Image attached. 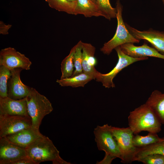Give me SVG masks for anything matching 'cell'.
<instances>
[{"label":"cell","mask_w":164,"mask_h":164,"mask_svg":"<svg viewBox=\"0 0 164 164\" xmlns=\"http://www.w3.org/2000/svg\"><path fill=\"white\" fill-rule=\"evenodd\" d=\"M47 2L52 8L69 14H74L77 2H70L67 0H48Z\"/></svg>","instance_id":"23"},{"label":"cell","mask_w":164,"mask_h":164,"mask_svg":"<svg viewBox=\"0 0 164 164\" xmlns=\"http://www.w3.org/2000/svg\"><path fill=\"white\" fill-rule=\"evenodd\" d=\"M129 127L134 134L143 131L157 133L161 130L162 124L152 109L145 103L130 112Z\"/></svg>","instance_id":"1"},{"label":"cell","mask_w":164,"mask_h":164,"mask_svg":"<svg viewBox=\"0 0 164 164\" xmlns=\"http://www.w3.org/2000/svg\"><path fill=\"white\" fill-rule=\"evenodd\" d=\"M43 135L39 130L34 129L32 126L4 137L12 143L26 149Z\"/></svg>","instance_id":"14"},{"label":"cell","mask_w":164,"mask_h":164,"mask_svg":"<svg viewBox=\"0 0 164 164\" xmlns=\"http://www.w3.org/2000/svg\"><path fill=\"white\" fill-rule=\"evenodd\" d=\"M0 97H8V82L11 75V71L3 66H0Z\"/></svg>","instance_id":"25"},{"label":"cell","mask_w":164,"mask_h":164,"mask_svg":"<svg viewBox=\"0 0 164 164\" xmlns=\"http://www.w3.org/2000/svg\"><path fill=\"white\" fill-rule=\"evenodd\" d=\"M137 161L145 164H163L164 155L159 154H152L138 159Z\"/></svg>","instance_id":"27"},{"label":"cell","mask_w":164,"mask_h":164,"mask_svg":"<svg viewBox=\"0 0 164 164\" xmlns=\"http://www.w3.org/2000/svg\"><path fill=\"white\" fill-rule=\"evenodd\" d=\"M122 51L126 54L134 57H152L164 60V55L160 53L154 47L146 44L139 46L133 43H127L120 46Z\"/></svg>","instance_id":"15"},{"label":"cell","mask_w":164,"mask_h":164,"mask_svg":"<svg viewBox=\"0 0 164 164\" xmlns=\"http://www.w3.org/2000/svg\"><path fill=\"white\" fill-rule=\"evenodd\" d=\"M82 14L86 17L103 15L94 0H77L74 15Z\"/></svg>","instance_id":"18"},{"label":"cell","mask_w":164,"mask_h":164,"mask_svg":"<svg viewBox=\"0 0 164 164\" xmlns=\"http://www.w3.org/2000/svg\"><path fill=\"white\" fill-rule=\"evenodd\" d=\"M67 0L70 2H75L77 1V0Z\"/></svg>","instance_id":"30"},{"label":"cell","mask_w":164,"mask_h":164,"mask_svg":"<svg viewBox=\"0 0 164 164\" xmlns=\"http://www.w3.org/2000/svg\"><path fill=\"white\" fill-rule=\"evenodd\" d=\"M23 70L16 68L11 70V75L8 83V97L15 100L27 97L31 88L22 83L20 78V74Z\"/></svg>","instance_id":"11"},{"label":"cell","mask_w":164,"mask_h":164,"mask_svg":"<svg viewBox=\"0 0 164 164\" xmlns=\"http://www.w3.org/2000/svg\"><path fill=\"white\" fill-rule=\"evenodd\" d=\"M163 164H164V162H163Z\"/></svg>","instance_id":"33"},{"label":"cell","mask_w":164,"mask_h":164,"mask_svg":"<svg viewBox=\"0 0 164 164\" xmlns=\"http://www.w3.org/2000/svg\"><path fill=\"white\" fill-rule=\"evenodd\" d=\"M35 164L34 162L28 156L12 162L11 164Z\"/></svg>","instance_id":"28"},{"label":"cell","mask_w":164,"mask_h":164,"mask_svg":"<svg viewBox=\"0 0 164 164\" xmlns=\"http://www.w3.org/2000/svg\"><path fill=\"white\" fill-rule=\"evenodd\" d=\"M26 101L28 113L31 119L32 127L39 130L43 118L53 110L52 104L45 96L33 87L31 88Z\"/></svg>","instance_id":"4"},{"label":"cell","mask_w":164,"mask_h":164,"mask_svg":"<svg viewBox=\"0 0 164 164\" xmlns=\"http://www.w3.org/2000/svg\"><path fill=\"white\" fill-rule=\"evenodd\" d=\"M111 131L121 153V162L131 163L136 149L133 142L134 134L132 131L129 127L120 128L112 126Z\"/></svg>","instance_id":"6"},{"label":"cell","mask_w":164,"mask_h":164,"mask_svg":"<svg viewBox=\"0 0 164 164\" xmlns=\"http://www.w3.org/2000/svg\"><path fill=\"white\" fill-rule=\"evenodd\" d=\"M118 55V60L114 67L109 72L103 74L98 72L95 79L101 82L105 88H110L115 87L113 80L117 75L122 69L136 62L147 60L148 57H134L124 53L120 46L114 49Z\"/></svg>","instance_id":"7"},{"label":"cell","mask_w":164,"mask_h":164,"mask_svg":"<svg viewBox=\"0 0 164 164\" xmlns=\"http://www.w3.org/2000/svg\"><path fill=\"white\" fill-rule=\"evenodd\" d=\"M95 48L91 44L82 43L83 72L93 77L95 79L98 72L95 68L97 60L94 57Z\"/></svg>","instance_id":"16"},{"label":"cell","mask_w":164,"mask_h":164,"mask_svg":"<svg viewBox=\"0 0 164 164\" xmlns=\"http://www.w3.org/2000/svg\"><path fill=\"white\" fill-rule=\"evenodd\" d=\"M162 1L164 3V0H162Z\"/></svg>","instance_id":"31"},{"label":"cell","mask_w":164,"mask_h":164,"mask_svg":"<svg viewBox=\"0 0 164 164\" xmlns=\"http://www.w3.org/2000/svg\"><path fill=\"white\" fill-rule=\"evenodd\" d=\"M112 126L108 124L94 128V133L95 140L99 151H103L105 155L103 160L97 161V164H109L117 158L121 159L120 152L112 132Z\"/></svg>","instance_id":"3"},{"label":"cell","mask_w":164,"mask_h":164,"mask_svg":"<svg viewBox=\"0 0 164 164\" xmlns=\"http://www.w3.org/2000/svg\"><path fill=\"white\" fill-rule=\"evenodd\" d=\"M145 103L153 110L162 124L164 125V93L154 90Z\"/></svg>","instance_id":"17"},{"label":"cell","mask_w":164,"mask_h":164,"mask_svg":"<svg viewBox=\"0 0 164 164\" xmlns=\"http://www.w3.org/2000/svg\"><path fill=\"white\" fill-rule=\"evenodd\" d=\"M45 0L47 2L48 0Z\"/></svg>","instance_id":"32"},{"label":"cell","mask_w":164,"mask_h":164,"mask_svg":"<svg viewBox=\"0 0 164 164\" xmlns=\"http://www.w3.org/2000/svg\"><path fill=\"white\" fill-rule=\"evenodd\" d=\"M76 45L71 50L69 55L62 61L61 63V76L60 79L71 77L73 72L74 65L73 59Z\"/></svg>","instance_id":"22"},{"label":"cell","mask_w":164,"mask_h":164,"mask_svg":"<svg viewBox=\"0 0 164 164\" xmlns=\"http://www.w3.org/2000/svg\"><path fill=\"white\" fill-rule=\"evenodd\" d=\"M82 43L81 41H79L76 45V47L73 56V63L75 70L71 77L83 73L82 65Z\"/></svg>","instance_id":"26"},{"label":"cell","mask_w":164,"mask_h":164,"mask_svg":"<svg viewBox=\"0 0 164 164\" xmlns=\"http://www.w3.org/2000/svg\"><path fill=\"white\" fill-rule=\"evenodd\" d=\"M32 62L24 54L14 48L9 47L0 52V66H3L10 71L16 68L29 70Z\"/></svg>","instance_id":"9"},{"label":"cell","mask_w":164,"mask_h":164,"mask_svg":"<svg viewBox=\"0 0 164 164\" xmlns=\"http://www.w3.org/2000/svg\"><path fill=\"white\" fill-rule=\"evenodd\" d=\"M29 116L27 111L26 97L15 100L8 97H0V115Z\"/></svg>","instance_id":"13"},{"label":"cell","mask_w":164,"mask_h":164,"mask_svg":"<svg viewBox=\"0 0 164 164\" xmlns=\"http://www.w3.org/2000/svg\"><path fill=\"white\" fill-rule=\"evenodd\" d=\"M28 156L34 162L50 161L53 164H70L60 156L59 152L49 138L43 135L33 142L26 149Z\"/></svg>","instance_id":"2"},{"label":"cell","mask_w":164,"mask_h":164,"mask_svg":"<svg viewBox=\"0 0 164 164\" xmlns=\"http://www.w3.org/2000/svg\"><path fill=\"white\" fill-rule=\"evenodd\" d=\"M93 79L94 80L93 77L83 72L73 77L57 79L56 82L62 87H84L86 84Z\"/></svg>","instance_id":"19"},{"label":"cell","mask_w":164,"mask_h":164,"mask_svg":"<svg viewBox=\"0 0 164 164\" xmlns=\"http://www.w3.org/2000/svg\"><path fill=\"white\" fill-rule=\"evenodd\" d=\"M32 126L30 116L0 115V138Z\"/></svg>","instance_id":"8"},{"label":"cell","mask_w":164,"mask_h":164,"mask_svg":"<svg viewBox=\"0 0 164 164\" xmlns=\"http://www.w3.org/2000/svg\"><path fill=\"white\" fill-rule=\"evenodd\" d=\"M103 17L108 20L116 17V10L110 4L109 0H94Z\"/></svg>","instance_id":"24"},{"label":"cell","mask_w":164,"mask_h":164,"mask_svg":"<svg viewBox=\"0 0 164 164\" xmlns=\"http://www.w3.org/2000/svg\"><path fill=\"white\" fill-rule=\"evenodd\" d=\"M152 154H159L164 155V141L145 146L136 147L133 161Z\"/></svg>","instance_id":"20"},{"label":"cell","mask_w":164,"mask_h":164,"mask_svg":"<svg viewBox=\"0 0 164 164\" xmlns=\"http://www.w3.org/2000/svg\"><path fill=\"white\" fill-rule=\"evenodd\" d=\"M12 26L11 24L6 25L3 21H0V34L4 35L8 34V31Z\"/></svg>","instance_id":"29"},{"label":"cell","mask_w":164,"mask_h":164,"mask_svg":"<svg viewBox=\"0 0 164 164\" xmlns=\"http://www.w3.org/2000/svg\"><path fill=\"white\" fill-rule=\"evenodd\" d=\"M26 149L15 145L5 138H0V164H11L28 156Z\"/></svg>","instance_id":"10"},{"label":"cell","mask_w":164,"mask_h":164,"mask_svg":"<svg viewBox=\"0 0 164 164\" xmlns=\"http://www.w3.org/2000/svg\"><path fill=\"white\" fill-rule=\"evenodd\" d=\"M116 18L117 26L113 37L104 44L100 50L104 54L109 55L118 46L127 43H138L140 40L135 37L130 32L124 22L122 17V6L120 0L116 3Z\"/></svg>","instance_id":"5"},{"label":"cell","mask_w":164,"mask_h":164,"mask_svg":"<svg viewBox=\"0 0 164 164\" xmlns=\"http://www.w3.org/2000/svg\"><path fill=\"white\" fill-rule=\"evenodd\" d=\"M157 134L149 132L148 135L145 136L138 134L134 135L133 138V145L136 147H140L164 141V138H159Z\"/></svg>","instance_id":"21"},{"label":"cell","mask_w":164,"mask_h":164,"mask_svg":"<svg viewBox=\"0 0 164 164\" xmlns=\"http://www.w3.org/2000/svg\"><path fill=\"white\" fill-rule=\"evenodd\" d=\"M125 24L129 31L135 37L140 40L147 41L159 52L164 53V32L152 29L139 31L127 23Z\"/></svg>","instance_id":"12"}]
</instances>
